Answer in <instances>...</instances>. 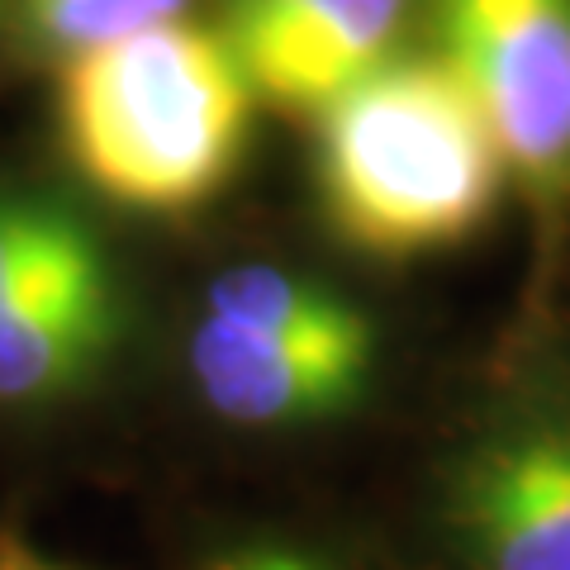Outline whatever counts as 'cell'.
<instances>
[{
    "label": "cell",
    "instance_id": "obj_3",
    "mask_svg": "<svg viewBox=\"0 0 570 570\" xmlns=\"http://www.w3.org/2000/svg\"><path fill=\"white\" fill-rule=\"evenodd\" d=\"M52 77L58 142L100 200L129 214H190L234 181L257 96L219 24L142 29Z\"/></svg>",
    "mask_w": 570,
    "mask_h": 570
},
{
    "label": "cell",
    "instance_id": "obj_6",
    "mask_svg": "<svg viewBox=\"0 0 570 570\" xmlns=\"http://www.w3.org/2000/svg\"><path fill=\"white\" fill-rule=\"evenodd\" d=\"M423 0H219V33L253 96L291 119H318L390 58Z\"/></svg>",
    "mask_w": 570,
    "mask_h": 570
},
{
    "label": "cell",
    "instance_id": "obj_4",
    "mask_svg": "<svg viewBox=\"0 0 570 570\" xmlns=\"http://www.w3.org/2000/svg\"><path fill=\"white\" fill-rule=\"evenodd\" d=\"M414 528L433 570H570V352L499 362L423 461Z\"/></svg>",
    "mask_w": 570,
    "mask_h": 570
},
{
    "label": "cell",
    "instance_id": "obj_9",
    "mask_svg": "<svg viewBox=\"0 0 570 570\" xmlns=\"http://www.w3.org/2000/svg\"><path fill=\"white\" fill-rule=\"evenodd\" d=\"M190 570H362L337 542L291 523H243L200 547Z\"/></svg>",
    "mask_w": 570,
    "mask_h": 570
},
{
    "label": "cell",
    "instance_id": "obj_2",
    "mask_svg": "<svg viewBox=\"0 0 570 570\" xmlns=\"http://www.w3.org/2000/svg\"><path fill=\"white\" fill-rule=\"evenodd\" d=\"M176 371L205 428L285 448L347 433L381 404L385 333L328 281L238 262L205 281Z\"/></svg>",
    "mask_w": 570,
    "mask_h": 570
},
{
    "label": "cell",
    "instance_id": "obj_7",
    "mask_svg": "<svg viewBox=\"0 0 570 570\" xmlns=\"http://www.w3.org/2000/svg\"><path fill=\"white\" fill-rule=\"evenodd\" d=\"M105 281L119 266L81 209L48 190H0V324Z\"/></svg>",
    "mask_w": 570,
    "mask_h": 570
},
{
    "label": "cell",
    "instance_id": "obj_8",
    "mask_svg": "<svg viewBox=\"0 0 570 570\" xmlns=\"http://www.w3.org/2000/svg\"><path fill=\"white\" fill-rule=\"evenodd\" d=\"M195 0H0V62L62 71L105 43L190 20Z\"/></svg>",
    "mask_w": 570,
    "mask_h": 570
},
{
    "label": "cell",
    "instance_id": "obj_1",
    "mask_svg": "<svg viewBox=\"0 0 570 570\" xmlns=\"http://www.w3.org/2000/svg\"><path fill=\"white\" fill-rule=\"evenodd\" d=\"M318 124V209L352 253H448L494 219L513 181L485 115L442 52H400L343 91Z\"/></svg>",
    "mask_w": 570,
    "mask_h": 570
},
{
    "label": "cell",
    "instance_id": "obj_10",
    "mask_svg": "<svg viewBox=\"0 0 570 570\" xmlns=\"http://www.w3.org/2000/svg\"><path fill=\"white\" fill-rule=\"evenodd\" d=\"M0 570H86V566L52 557V551H43L39 542L14 528H0Z\"/></svg>",
    "mask_w": 570,
    "mask_h": 570
},
{
    "label": "cell",
    "instance_id": "obj_5",
    "mask_svg": "<svg viewBox=\"0 0 570 570\" xmlns=\"http://www.w3.org/2000/svg\"><path fill=\"white\" fill-rule=\"evenodd\" d=\"M456 67L538 205L570 200V0H423Z\"/></svg>",
    "mask_w": 570,
    "mask_h": 570
}]
</instances>
